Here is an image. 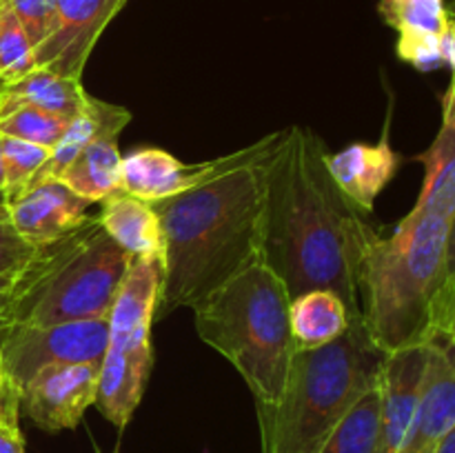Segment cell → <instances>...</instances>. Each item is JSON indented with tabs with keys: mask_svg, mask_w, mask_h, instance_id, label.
I'll use <instances>...</instances> for the list:
<instances>
[{
	"mask_svg": "<svg viewBox=\"0 0 455 453\" xmlns=\"http://www.w3.org/2000/svg\"><path fill=\"white\" fill-rule=\"evenodd\" d=\"M323 138L291 124L265 167L260 260L289 298L327 289L360 318V271L380 231L327 169Z\"/></svg>",
	"mask_w": 455,
	"mask_h": 453,
	"instance_id": "obj_1",
	"label": "cell"
},
{
	"mask_svg": "<svg viewBox=\"0 0 455 453\" xmlns=\"http://www.w3.org/2000/svg\"><path fill=\"white\" fill-rule=\"evenodd\" d=\"M284 129L229 155L191 189L151 203L164 238V278L156 320L194 309L260 258L265 167Z\"/></svg>",
	"mask_w": 455,
	"mask_h": 453,
	"instance_id": "obj_2",
	"label": "cell"
},
{
	"mask_svg": "<svg viewBox=\"0 0 455 453\" xmlns=\"http://www.w3.org/2000/svg\"><path fill=\"white\" fill-rule=\"evenodd\" d=\"M385 358L360 318L338 340L296 351L278 402L256 407L262 453H318L338 420L380 380Z\"/></svg>",
	"mask_w": 455,
	"mask_h": 453,
	"instance_id": "obj_3",
	"label": "cell"
},
{
	"mask_svg": "<svg viewBox=\"0 0 455 453\" xmlns=\"http://www.w3.org/2000/svg\"><path fill=\"white\" fill-rule=\"evenodd\" d=\"M451 220L407 213L360 271V320L385 355L429 342V306L447 275Z\"/></svg>",
	"mask_w": 455,
	"mask_h": 453,
	"instance_id": "obj_4",
	"label": "cell"
},
{
	"mask_svg": "<svg viewBox=\"0 0 455 453\" xmlns=\"http://www.w3.org/2000/svg\"><path fill=\"white\" fill-rule=\"evenodd\" d=\"M283 280L258 258L194 306L200 340L234 364L256 407L278 402L296 354Z\"/></svg>",
	"mask_w": 455,
	"mask_h": 453,
	"instance_id": "obj_5",
	"label": "cell"
},
{
	"mask_svg": "<svg viewBox=\"0 0 455 453\" xmlns=\"http://www.w3.org/2000/svg\"><path fill=\"white\" fill-rule=\"evenodd\" d=\"M129 262L132 256L107 235L98 216H89L69 235L38 247L18 280L9 327L109 318Z\"/></svg>",
	"mask_w": 455,
	"mask_h": 453,
	"instance_id": "obj_6",
	"label": "cell"
},
{
	"mask_svg": "<svg viewBox=\"0 0 455 453\" xmlns=\"http://www.w3.org/2000/svg\"><path fill=\"white\" fill-rule=\"evenodd\" d=\"M164 258H132L109 311V340L98 371L93 407L123 431L142 402L151 367V327L163 293Z\"/></svg>",
	"mask_w": 455,
	"mask_h": 453,
	"instance_id": "obj_7",
	"label": "cell"
},
{
	"mask_svg": "<svg viewBox=\"0 0 455 453\" xmlns=\"http://www.w3.org/2000/svg\"><path fill=\"white\" fill-rule=\"evenodd\" d=\"M109 340V322L76 320L47 327H7L0 331L4 364L13 386L20 389L31 376L52 364H98Z\"/></svg>",
	"mask_w": 455,
	"mask_h": 453,
	"instance_id": "obj_8",
	"label": "cell"
},
{
	"mask_svg": "<svg viewBox=\"0 0 455 453\" xmlns=\"http://www.w3.org/2000/svg\"><path fill=\"white\" fill-rule=\"evenodd\" d=\"M98 364H52L18 389L20 411L47 433L76 429L96 404Z\"/></svg>",
	"mask_w": 455,
	"mask_h": 453,
	"instance_id": "obj_9",
	"label": "cell"
},
{
	"mask_svg": "<svg viewBox=\"0 0 455 453\" xmlns=\"http://www.w3.org/2000/svg\"><path fill=\"white\" fill-rule=\"evenodd\" d=\"M124 3L127 0H56V31L36 49V67L83 80L98 38Z\"/></svg>",
	"mask_w": 455,
	"mask_h": 453,
	"instance_id": "obj_10",
	"label": "cell"
},
{
	"mask_svg": "<svg viewBox=\"0 0 455 453\" xmlns=\"http://www.w3.org/2000/svg\"><path fill=\"white\" fill-rule=\"evenodd\" d=\"M93 203L80 198L65 182L47 180L7 204L13 229L34 247H44L78 229Z\"/></svg>",
	"mask_w": 455,
	"mask_h": 453,
	"instance_id": "obj_11",
	"label": "cell"
},
{
	"mask_svg": "<svg viewBox=\"0 0 455 453\" xmlns=\"http://www.w3.org/2000/svg\"><path fill=\"white\" fill-rule=\"evenodd\" d=\"M453 426L455 354L443 340L431 338L420 402L398 453H434Z\"/></svg>",
	"mask_w": 455,
	"mask_h": 453,
	"instance_id": "obj_12",
	"label": "cell"
},
{
	"mask_svg": "<svg viewBox=\"0 0 455 453\" xmlns=\"http://www.w3.org/2000/svg\"><path fill=\"white\" fill-rule=\"evenodd\" d=\"M429 342L400 349L385 358L380 371L382 453H398L411 429L425 386Z\"/></svg>",
	"mask_w": 455,
	"mask_h": 453,
	"instance_id": "obj_13",
	"label": "cell"
},
{
	"mask_svg": "<svg viewBox=\"0 0 455 453\" xmlns=\"http://www.w3.org/2000/svg\"><path fill=\"white\" fill-rule=\"evenodd\" d=\"M400 167V154L391 147L389 138L378 142H354L345 149L327 154V169L342 194L371 216L378 195L394 180Z\"/></svg>",
	"mask_w": 455,
	"mask_h": 453,
	"instance_id": "obj_14",
	"label": "cell"
},
{
	"mask_svg": "<svg viewBox=\"0 0 455 453\" xmlns=\"http://www.w3.org/2000/svg\"><path fill=\"white\" fill-rule=\"evenodd\" d=\"M216 167V158L204 163H182L160 147H142L123 155V191L158 203L203 182Z\"/></svg>",
	"mask_w": 455,
	"mask_h": 453,
	"instance_id": "obj_15",
	"label": "cell"
},
{
	"mask_svg": "<svg viewBox=\"0 0 455 453\" xmlns=\"http://www.w3.org/2000/svg\"><path fill=\"white\" fill-rule=\"evenodd\" d=\"M425 167L420 195L409 213L440 216L451 220L455 213V78L443 93V120L431 147L416 155Z\"/></svg>",
	"mask_w": 455,
	"mask_h": 453,
	"instance_id": "obj_16",
	"label": "cell"
},
{
	"mask_svg": "<svg viewBox=\"0 0 455 453\" xmlns=\"http://www.w3.org/2000/svg\"><path fill=\"white\" fill-rule=\"evenodd\" d=\"M129 120H132L129 109L114 105V102L98 100L89 93L87 105L83 107V111L71 120H67L60 140L49 149V158L44 160L40 171L36 173L29 189L40 185V182L60 180L65 169L78 158L84 147L100 140V138H118V133L127 127Z\"/></svg>",
	"mask_w": 455,
	"mask_h": 453,
	"instance_id": "obj_17",
	"label": "cell"
},
{
	"mask_svg": "<svg viewBox=\"0 0 455 453\" xmlns=\"http://www.w3.org/2000/svg\"><path fill=\"white\" fill-rule=\"evenodd\" d=\"M96 216L107 235L132 258H164L163 226L151 203L120 189L102 200Z\"/></svg>",
	"mask_w": 455,
	"mask_h": 453,
	"instance_id": "obj_18",
	"label": "cell"
},
{
	"mask_svg": "<svg viewBox=\"0 0 455 453\" xmlns=\"http://www.w3.org/2000/svg\"><path fill=\"white\" fill-rule=\"evenodd\" d=\"M87 98L89 91L83 87V80L34 67L22 78L4 84L0 91V115L12 114L20 107H36L67 123L83 111Z\"/></svg>",
	"mask_w": 455,
	"mask_h": 453,
	"instance_id": "obj_19",
	"label": "cell"
},
{
	"mask_svg": "<svg viewBox=\"0 0 455 453\" xmlns=\"http://www.w3.org/2000/svg\"><path fill=\"white\" fill-rule=\"evenodd\" d=\"M345 300L327 289H314L289 302V327L296 351H314L338 340L354 322Z\"/></svg>",
	"mask_w": 455,
	"mask_h": 453,
	"instance_id": "obj_20",
	"label": "cell"
},
{
	"mask_svg": "<svg viewBox=\"0 0 455 453\" xmlns=\"http://www.w3.org/2000/svg\"><path fill=\"white\" fill-rule=\"evenodd\" d=\"M60 182L93 204L123 189V154L116 138H100L84 147L65 169Z\"/></svg>",
	"mask_w": 455,
	"mask_h": 453,
	"instance_id": "obj_21",
	"label": "cell"
},
{
	"mask_svg": "<svg viewBox=\"0 0 455 453\" xmlns=\"http://www.w3.org/2000/svg\"><path fill=\"white\" fill-rule=\"evenodd\" d=\"M318 453H382L380 380L338 420Z\"/></svg>",
	"mask_w": 455,
	"mask_h": 453,
	"instance_id": "obj_22",
	"label": "cell"
},
{
	"mask_svg": "<svg viewBox=\"0 0 455 453\" xmlns=\"http://www.w3.org/2000/svg\"><path fill=\"white\" fill-rule=\"evenodd\" d=\"M378 13L398 34L443 36L449 27L444 0H380Z\"/></svg>",
	"mask_w": 455,
	"mask_h": 453,
	"instance_id": "obj_23",
	"label": "cell"
},
{
	"mask_svg": "<svg viewBox=\"0 0 455 453\" xmlns=\"http://www.w3.org/2000/svg\"><path fill=\"white\" fill-rule=\"evenodd\" d=\"M49 158L47 147L34 145V142L18 140V138L3 136V169H4V198L7 204L16 200L18 195L29 189L31 180L44 160Z\"/></svg>",
	"mask_w": 455,
	"mask_h": 453,
	"instance_id": "obj_24",
	"label": "cell"
},
{
	"mask_svg": "<svg viewBox=\"0 0 455 453\" xmlns=\"http://www.w3.org/2000/svg\"><path fill=\"white\" fill-rule=\"evenodd\" d=\"M36 67V49L20 20L4 4L0 12V80L4 84L22 78Z\"/></svg>",
	"mask_w": 455,
	"mask_h": 453,
	"instance_id": "obj_25",
	"label": "cell"
},
{
	"mask_svg": "<svg viewBox=\"0 0 455 453\" xmlns=\"http://www.w3.org/2000/svg\"><path fill=\"white\" fill-rule=\"evenodd\" d=\"M65 124V120H60L58 115L36 109V107H20L12 114L0 115V133L3 136L34 142V145L47 147V149H52L60 140Z\"/></svg>",
	"mask_w": 455,
	"mask_h": 453,
	"instance_id": "obj_26",
	"label": "cell"
},
{
	"mask_svg": "<svg viewBox=\"0 0 455 453\" xmlns=\"http://www.w3.org/2000/svg\"><path fill=\"white\" fill-rule=\"evenodd\" d=\"M13 16L20 20L34 49L47 43L58 25L56 0H4Z\"/></svg>",
	"mask_w": 455,
	"mask_h": 453,
	"instance_id": "obj_27",
	"label": "cell"
},
{
	"mask_svg": "<svg viewBox=\"0 0 455 453\" xmlns=\"http://www.w3.org/2000/svg\"><path fill=\"white\" fill-rule=\"evenodd\" d=\"M38 256V247L27 242L9 220L7 209L0 211V278L22 274Z\"/></svg>",
	"mask_w": 455,
	"mask_h": 453,
	"instance_id": "obj_28",
	"label": "cell"
},
{
	"mask_svg": "<svg viewBox=\"0 0 455 453\" xmlns=\"http://www.w3.org/2000/svg\"><path fill=\"white\" fill-rule=\"evenodd\" d=\"M429 338H438L455 354V271L444 275L429 306Z\"/></svg>",
	"mask_w": 455,
	"mask_h": 453,
	"instance_id": "obj_29",
	"label": "cell"
},
{
	"mask_svg": "<svg viewBox=\"0 0 455 453\" xmlns=\"http://www.w3.org/2000/svg\"><path fill=\"white\" fill-rule=\"evenodd\" d=\"M395 53L418 71H435L444 67L440 36L434 34H398Z\"/></svg>",
	"mask_w": 455,
	"mask_h": 453,
	"instance_id": "obj_30",
	"label": "cell"
},
{
	"mask_svg": "<svg viewBox=\"0 0 455 453\" xmlns=\"http://www.w3.org/2000/svg\"><path fill=\"white\" fill-rule=\"evenodd\" d=\"M20 398L18 389L0 398V453H25V438L18 425Z\"/></svg>",
	"mask_w": 455,
	"mask_h": 453,
	"instance_id": "obj_31",
	"label": "cell"
},
{
	"mask_svg": "<svg viewBox=\"0 0 455 453\" xmlns=\"http://www.w3.org/2000/svg\"><path fill=\"white\" fill-rule=\"evenodd\" d=\"M18 280H20V274L3 275V278H0V331L9 327V320H12Z\"/></svg>",
	"mask_w": 455,
	"mask_h": 453,
	"instance_id": "obj_32",
	"label": "cell"
},
{
	"mask_svg": "<svg viewBox=\"0 0 455 453\" xmlns=\"http://www.w3.org/2000/svg\"><path fill=\"white\" fill-rule=\"evenodd\" d=\"M440 44H443L444 67L451 69V78H455V25L451 20H449V27L444 29V34L440 36Z\"/></svg>",
	"mask_w": 455,
	"mask_h": 453,
	"instance_id": "obj_33",
	"label": "cell"
},
{
	"mask_svg": "<svg viewBox=\"0 0 455 453\" xmlns=\"http://www.w3.org/2000/svg\"><path fill=\"white\" fill-rule=\"evenodd\" d=\"M455 271V213L449 225V240H447V274Z\"/></svg>",
	"mask_w": 455,
	"mask_h": 453,
	"instance_id": "obj_34",
	"label": "cell"
},
{
	"mask_svg": "<svg viewBox=\"0 0 455 453\" xmlns=\"http://www.w3.org/2000/svg\"><path fill=\"white\" fill-rule=\"evenodd\" d=\"M13 389H16V386H13L12 378H9L7 364H4L3 346H0V398H3V395H7L9 391H13Z\"/></svg>",
	"mask_w": 455,
	"mask_h": 453,
	"instance_id": "obj_35",
	"label": "cell"
},
{
	"mask_svg": "<svg viewBox=\"0 0 455 453\" xmlns=\"http://www.w3.org/2000/svg\"><path fill=\"white\" fill-rule=\"evenodd\" d=\"M434 453H455V426L444 435L443 442L438 444V449Z\"/></svg>",
	"mask_w": 455,
	"mask_h": 453,
	"instance_id": "obj_36",
	"label": "cell"
},
{
	"mask_svg": "<svg viewBox=\"0 0 455 453\" xmlns=\"http://www.w3.org/2000/svg\"><path fill=\"white\" fill-rule=\"evenodd\" d=\"M4 187V169H3V133H0V189Z\"/></svg>",
	"mask_w": 455,
	"mask_h": 453,
	"instance_id": "obj_37",
	"label": "cell"
},
{
	"mask_svg": "<svg viewBox=\"0 0 455 453\" xmlns=\"http://www.w3.org/2000/svg\"><path fill=\"white\" fill-rule=\"evenodd\" d=\"M447 12H449V20L455 25V0H451V3L447 4Z\"/></svg>",
	"mask_w": 455,
	"mask_h": 453,
	"instance_id": "obj_38",
	"label": "cell"
},
{
	"mask_svg": "<svg viewBox=\"0 0 455 453\" xmlns=\"http://www.w3.org/2000/svg\"><path fill=\"white\" fill-rule=\"evenodd\" d=\"M3 209H7V198H4V191L0 189V211H3Z\"/></svg>",
	"mask_w": 455,
	"mask_h": 453,
	"instance_id": "obj_39",
	"label": "cell"
},
{
	"mask_svg": "<svg viewBox=\"0 0 455 453\" xmlns=\"http://www.w3.org/2000/svg\"><path fill=\"white\" fill-rule=\"evenodd\" d=\"M3 87H4V83H3V80H0V91H3Z\"/></svg>",
	"mask_w": 455,
	"mask_h": 453,
	"instance_id": "obj_40",
	"label": "cell"
},
{
	"mask_svg": "<svg viewBox=\"0 0 455 453\" xmlns=\"http://www.w3.org/2000/svg\"><path fill=\"white\" fill-rule=\"evenodd\" d=\"M96 453H102V451H100V449H96ZM114 453H120V451H114Z\"/></svg>",
	"mask_w": 455,
	"mask_h": 453,
	"instance_id": "obj_41",
	"label": "cell"
},
{
	"mask_svg": "<svg viewBox=\"0 0 455 453\" xmlns=\"http://www.w3.org/2000/svg\"><path fill=\"white\" fill-rule=\"evenodd\" d=\"M0 12H3V0H0Z\"/></svg>",
	"mask_w": 455,
	"mask_h": 453,
	"instance_id": "obj_42",
	"label": "cell"
}]
</instances>
